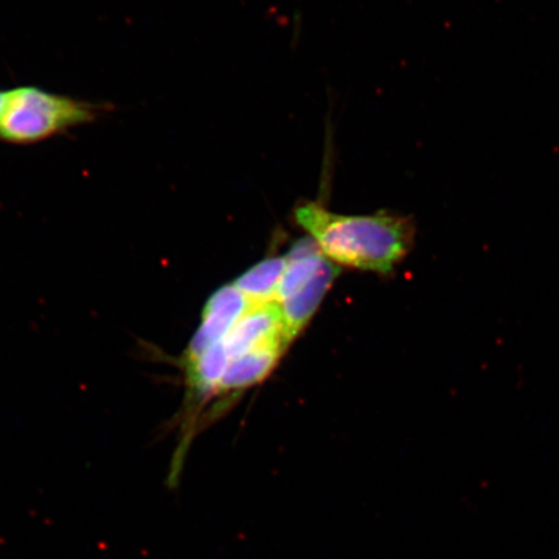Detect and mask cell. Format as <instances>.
I'll return each mask as SVG.
<instances>
[{
    "mask_svg": "<svg viewBox=\"0 0 559 559\" xmlns=\"http://www.w3.org/2000/svg\"><path fill=\"white\" fill-rule=\"evenodd\" d=\"M293 219L338 267L389 275L415 245V222L401 214H340L320 201L300 200Z\"/></svg>",
    "mask_w": 559,
    "mask_h": 559,
    "instance_id": "6da1fadb",
    "label": "cell"
},
{
    "mask_svg": "<svg viewBox=\"0 0 559 559\" xmlns=\"http://www.w3.org/2000/svg\"><path fill=\"white\" fill-rule=\"evenodd\" d=\"M109 104H97L55 94L38 86L9 90L0 118V142L11 145H34L69 130L99 121Z\"/></svg>",
    "mask_w": 559,
    "mask_h": 559,
    "instance_id": "7a4b0ae2",
    "label": "cell"
},
{
    "mask_svg": "<svg viewBox=\"0 0 559 559\" xmlns=\"http://www.w3.org/2000/svg\"><path fill=\"white\" fill-rule=\"evenodd\" d=\"M250 302L233 284L222 286L207 299L198 332L193 335L183 360H192L227 337L234 325L248 311Z\"/></svg>",
    "mask_w": 559,
    "mask_h": 559,
    "instance_id": "3957f363",
    "label": "cell"
},
{
    "mask_svg": "<svg viewBox=\"0 0 559 559\" xmlns=\"http://www.w3.org/2000/svg\"><path fill=\"white\" fill-rule=\"evenodd\" d=\"M229 360L262 347L285 344L284 321L276 302L251 305L237 321L225 341Z\"/></svg>",
    "mask_w": 559,
    "mask_h": 559,
    "instance_id": "277c9868",
    "label": "cell"
},
{
    "mask_svg": "<svg viewBox=\"0 0 559 559\" xmlns=\"http://www.w3.org/2000/svg\"><path fill=\"white\" fill-rule=\"evenodd\" d=\"M340 274L341 267L330 261L297 295L277 304L283 314L285 340L289 345L310 323Z\"/></svg>",
    "mask_w": 559,
    "mask_h": 559,
    "instance_id": "5b68a950",
    "label": "cell"
},
{
    "mask_svg": "<svg viewBox=\"0 0 559 559\" xmlns=\"http://www.w3.org/2000/svg\"><path fill=\"white\" fill-rule=\"evenodd\" d=\"M286 348L288 346L285 344H275L229 360L219 388L216 390V395L227 396L223 405H227L229 395L241 393V391L267 379L278 365Z\"/></svg>",
    "mask_w": 559,
    "mask_h": 559,
    "instance_id": "8992f818",
    "label": "cell"
},
{
    "mask_svg": "<svg viewBox=\"0 0 559 559\" xmlns=\"http://www.w3.org/2000/svg\"><path fill=\"white\" fill-rule=\"evenodd\" d=\"M286 269V257H270L245 271L234 285L250 305L275 302L277 286Z\"/></svg>",
    "mask_w": 559,
    "mask_h": 559,
    "instance_id": "52a82bcc",
    "label": "cell"
},
{
    "mask_svg": "<svg viewBox=\"0 0 559 559\" xmlns=\"http://www.w3.org/2000/svg\"><path fill=\"white\" fill-rule=\"evenodd\" d=\"M7 97H9V90H0V118L3 116Z\"/></svg>",
    "mask_w": 559,
    "mask_h": 559,
    "instance_id": "ba28073f",
    "label": "cell"
}]
</instances>
